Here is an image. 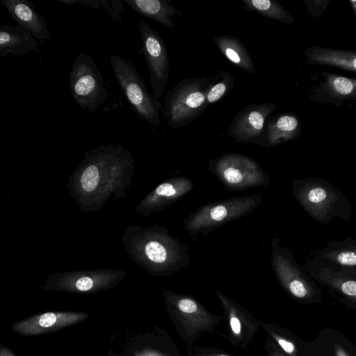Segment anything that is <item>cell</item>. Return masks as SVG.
Here are the masks:
<instances>
[{"instance_id": "cb8c5ba5", "label": "cell", "mask_w": 356, "mask_h": 356, "mask_svg": "<svg viewBox=\"0 0 356 356\" xmlns=\"http://www.w3.org/2000/svg\"><path fill=\"white\" fill-rule=\"evenodd\" d=\"M312 255L343 266L356 268V240L350 236L343 241L331 239L323 248L316 250Z\"/></svg>"}, {"instance_id": "4dcf8cb0", "label": "cell", "mask_w": 356, "mask_h": 356, "mask_svg": "<svg viewBox=\"0 0 356 356\" xmlns=\"http://www.w3.org/2000/svg\"><path fill=\"white\" fill-rule=\"evenodd\" d=\"M101 8L106 10L109 15L115 21L120 19V13L123 10L122 1L100 0Z\"/></svg>"}, {"instance_id": "83f0119b", "label": "cell", "mask_w": 356, "mask_h": 356, "mask_svg": "<svg viewBox=\"0 0 356 356\" xmlns=\"http://www.w3.org/2000/svg\"><path fill=\"white\" fill-rule=\"evenodd\" d=\"M104 284V282L94 280L90 277L83 276L76 279L74 282H69L67 284L60 286V289L79 292H90L94 289H102Z\"/></svg>"}, {"instance_id": "30bf717a", "label": "cell", "mask_w": 356, "mask_h": 356, "mask_svg": "<svg viewBox=\"0 0 356 356\" xmlns=\"http://www.w3.org/2000/svg\"><path fill=\"white\" fill-rule=\"evenodd\" d=\"M141 36L143 54L149 72L153 95L159 99L164 92L169 78L170 59L165 41L159 33L145 21L137 22Z\"/></svg>"}, {"instance_id": "e0dca14e", "label": "cell", "mask_w": 356, "mask_h": 356, "mask_svg": "<svg viewBox=\"0 0 356 356\" xmlns=\"http://www.w3.org/2000/svg\"><path fill=\"white\" fill-rule=\"evenodd\" d=\"M301 134V122L293 112H284L268 119L263 147H270L293 140Z\"/></svg>"}, {"instance_id": "484cf974", "label": "cell", "mask_w": 356, "mask_h": 356, "mask_svg": "<svg viewBox=\"0 0 356 356\" xmlns=\"http://www.w3.org/2000/svg\"><path fill=\"white\" fill-rule=\"evenodd\" d=\"M243 8L254 11L261 16L277 20L281 22L292 24L294 18L291 14L277 1L273 0H241Z\"/></svg>"}, {"instance_id": "7a4b0ae2", "label": "cell", "mask_w": 356, "mask_h": 356, "mask_svg": "<svg viewBox=\"0 0 356 356\" xmlns=\"http://www.w3.org/2000/svg\"><path fill=\"white\" fill-rule=\"evenodd\" d=\"M168 318L183 340L188 356H191L195 341L204 333H216L222 316L211 313L197 299L170 290L162 292Z\"/></svg>"}, {"instance_id": "6da1fadb", "label": "cell", "mask_w": 356, "mask_h": 356, "mask_svg": "<svg viewBox=\"0 0 356 356\" xmlns=\"http://www.w3.org/2000/svg\"><path fill=\"white\" fill-rule=\"evenodd\" d=\"M294 198L314 220L328 225L332 218L351 219L352 205L346 195L330 182L321 178L293 179Z\"/></svg>"}, {"instance_id": "d6986e66", "label": "cell", "mask_w": 356, "mask_h": 356, "mask_svg": "<svg viewBox=\"0 0 356 356\" xmlns=\"http://www.w3.org/2000/svg\"><path fill=\"white\" fill-rule=\"evenodd\" d=\"M133 356H182L165 329L154 327L137 337Z\"/></svg>"}, {"instance_id": "ffe728a7", "label": "cell", "mask_w": 356, "mask_h": 356, "mask_svg": "<svg viewBox=\"0 0 356 356\" xmlns=\"http://www.w3.org/2000/svg\"><path fill=\"white\" fill-rule=\"evenodd\" d=\"M304 55L309 65L332 67L356 73V50L312 46L305 51Z\"/></svg>"}, {"instance_id": "3957f363", "label": "cell", "mask_w": 356, "mask_h": 356, "mask_svg": "<svg viewBox=\"0 0 356 356\" xmlns=\"http://www.w3.org/2000/svg\"><path fill=\"white\" fill-rule=\"evenodd\" d=\"M262 200L260 193H255L204 204L185 218V231L194 238L200 233L207 236L225 224L250 214Z\"/></svg>"}, {"instance_id": "f546056e", "label": "cell", "mask_w": 356, "mask_h": 356, "mask_svg": "<svg viewBox=\"0 0 356 356\" xmlns=\"http://www.w3.org/2000/svg\"><path fill=\"white\" fill-rule=\"evenodd\" d=\"M307 11L313 18L320 17L330 4V0H305Z\"/></svg>"}, {"instance_id": "5b68a950", "label": "cell", "mask_w": 356, "mask_h": 356, "mask_svg": "<svg viewBox=\"0 0 356 356\" xmlns=\"http://www.w3.org/2000/svg\"><path fill=\"white\" fill-rule=\"evenodd\" d=\"M212 79L207 76L185 78L166 92L161 112L170 128L183 127L203 113Z\"/></svg>"}, {"instance_id": "ac0fdd59", "label": "cell", "mask_w": 356, "mask_h": 356, "mask_svg": "<svg viewBox=\"0 0 356 356\" xmlns=\"http://www.w3.org/2000/svg\"><path fill=\"white\" fill-rule=\"evenodd\" d=\"M38 41L25 28L20 25L0 26V57L8 55L21 56L31 51H40Z\"/></svg>"}, {"instance_id": "7402d4cb", "label": "cell", "mask_w": 356, "mask_h": 356, "mask_svg": "<svg viewBox=\"0 0 356 356\" xmlns=\"http://www.w3.org/2000/svg\"><path fill=\"white\" fill-rule=\"evenodd\" d=\"M261 327L288 356H309L310 341H306L277 323L262 322Z\"/></svg>"}, {"instance_id": "2e32d148", "label": "cell", "mask_w": 356, "mask_h": 356, "mask_svg": "<svg viewBox=\"0 0 356 356\" xmlns=\"http://www.w3.org/2000/svg\"><path fill=\"white\" fill-rule=\"evenodd\" d=\"M193 186V181L185 176L170 178L157 186L147 197L145 209L148 213L163 209L181 200Z\"/></svg>"}, {"instance_id": "44dd1931", "label": "cell", "mask_w": 356, "mask_h": 356, "mask_svg": "<svg viewBox=\"0 0 356 356\" xmlns=\"http://www.w3.org/2000/svg\"><path fill=\"white\" fill-rule=\"evenodd\" d=\"M133 10L141 15L150 18L168 29L175 28L172 17H182L183 14L177 10L171 0H123Z\"/></svg>"}, {"instance_id": "8fae6325", "label": "cell", "mask_w": 356, "mask_h": 356, "mask_svg": "<svg viewBox=\"0 0 356 356\" xmlns=\"http://www.w3.org/2000/svg\"><path fill=\"white\" fill-rule=\"evenodd\" d=\"M215 294L221 304L223 318L227 326V333L219 334L225 338L232 346L247 348L261 327L262 321L258 316L222 292L216 290Z\"/></svg>"}, {"instance_id": "e575fe53", "label": "cell", "mask_w": 356, "mask_h": 356, "mask_svg": "<svg viewBox=\"0 0 356 356\" xmlns=\"http://www.w3.org/2000/svg\"><path fill=\"white\" fill-rule=\"evenodd\" d=\"M309 356H325L317 349L312 341H310Z\"/></svg>"}, {"instance_id": "9c48e42d", "label": "cell", "mask_w": 356, "mask_h": 356, "mask_svg": "<svg viewBox=\"0 0 356 356\" xmlns=\"http://www.w3.org/2000/svg\"><path fill=\"white\" fill-rule=\"evenodd\" d=\"M302 267L316 283L325 287L342 305L356 310V268L313 256Z\"/></svg>"}, {"instance_id": "1f68e13d", "label": "cell", "mask_w": 356, "mask_h": 356, "mask_svg": "<svg viewBox=\"0 0 356 356\" xmlns=\"http://www.w3.org/2000/svg\"><path fill=\"white\" fill-rule=\"evenodd\" d=\"M191 356H235L226 351L210 346H194Z\"/></svg>"}, {"instance_id": "4fadbf2b", "label": "cell", "mask_w": 356, "mask_h": 356, "mask_svg": "<svg viewBox=\"0 0 356 356\" xmlns=\"http://www.w3.org/2000/svg\"><path fill=\"white\" fill-rule=\"evenodd\" d=\"M323 79L310 93L316 103L334 106H353L356 104V79L322 72Z\"/></svg>"}, {"instance_id": "7c38bea8", "label": "cell", "mask_w": 356, "mask_h": 356, "mask_svg": "<svg viewBox=\"0 0 356 356\" xmlns=\"http://www.w3.org/2000/svg\"><path fill=\"white\" fill-rule=\"evenodd\" d=\"M277 108V105L272 102L244 106L232 120L227 134L236 142L263 147L268 119Z\"/></svg>"}, {"instance_id": "52a82bcc", "label": "cell", "mask_w": 356, "mask_h": 356, "mask_svg": "<svg viewBox=\"0 0 356 356\" xmlns=\"http://www.w3.org/2000/svg\"><path fill=\"white\" fill-rule=\"evenodd\" d=\"M209 171L229 191L267 187L269 175L249 156L235 152L222 154L208 161Z\"/></svg>"}, {"instance_id": "8992f818", "label": "cell", "mask_w": 356, "mask_h": 356, "mask_svg": "<svg viewBox=\"0 0 356 356\" xmlns=\"http://www.w3.org/2000/svg\"><path fill=\"white\" fill-rule=\"evenodd\" d=\"M110 65L133 112L150 125L159 127L163 103L147 90L136 67L131 61L115 54L111 56Z\"/></svg>"}, {"instance_id": "4316f807", "label": "cell", "mask_w": 356, "mask_h": 356, "mask_svg": "<svg viewBox=\"0 0 356 356\" xmlns=\"http://www.w3.org/2000/svg\"><path fill=\"white\" fill-rule=\"evenodd\" d=\"M234 78L227 70H220L213 77L206 97V107L220 101L226 97L234 86Z\"/></svg>"}, {"instance_id": "ba28073f", "label": "cell", "mask_w": 356, "mask_h": 356, "mask_svg": "<svg viewBox=\"0 0 356 356\" xmlns=\"http://www.w3.org/2000/svg\"><path fill=\"white\" fill-rule=\"evenodd\" d=\"M70 90L74 102L90 112L96 111L106 102L109 94L90 55L80 52L73 60L70 72Z\"/></svg>"}, {"instance_id": "d6a6232c", "label": "cell", "mask_w": 356, "mask_h": 356, "mask_svg": "<svg viewBox=\"0 0 356 356\" xmlns=\"http://www.w3.org/2000/svg\"><path fill=\"white\" fill-rule=\"evenodd\" d=\"M265 356H288L280 348L268 337L264 341Z\"/></svg>"}, {"instance_id": "8d00e7d4", "label": "cell", "mask_w": 356, "mask_h": 356, "mask_svg": "<svg viewBox=\"0 0 356 356\" xmlns=\"http://www.w3.org/2000/svg\"><path fill=\"white\" fill-rule=\"evenodd\" d=\"M57 1L64 3L67 6H72L76 3L75 0H56Z\"/></svg>"}, {"instance_id": "277c9868", "label": "cell", "mask_w": 356, "mask_h": 356, "mask_svg": "<svg viewBox=\"0 0 356 356\" xmlns=\"http://www.w3.org/2000/svg\"><path fill=\"white\" fill-rule=\"evenodd\" d=\"M270 264L282 288L295 301L302 304L323 302L321 289L294 259L293 252L280 244V238L270 242Z\"/></svg>"}, {"instance_id": "5bb4252c", "label": "cell", "mask_w": 356, "mask_h": 356, "mask_svg": "<svg viewBox=\"0 0 356 356\" xmlns=\"http://www.w3.org/2000/svg\"><path fill=\"white\" fill-rule=\"evenodd\" d=\"M88 317L81 312H48L15 323L12 330L22 336L40 335L78 324Z\"/></svg>"}, {"instance_id": "836d02e7", "label": "cell", "mask_w": 356, "mask_h": 356, "mask_svg": "<svg viewBox=\"0 0 356 356\" xmlns=\"http://www.w3.org/2000/svg\"><path fill=\"white\" fill-rule=\"evenodd\" d=\"M75 1H76V3H79L85 6L91 7L94 9L99 10L101 8L99 0H93V1L75 0Z\"/></svg>"}, {"instance_id": "d590c367", "label": "cell", "mask_w": 356, "mask_h": 356, "mask_svg": "<svg viewBox=\"0 0 356 356\" xmlns=\"http://www.w3.org/2000/svg\"><path fill=\"white\" fill-rule=\"evenodd\" d=\"M0 356H15L13 353L7 347L1 345Z\"/></svg>"}, {"instance_id": "9a60e30c", "label": "cell", "mask_w": 356, "mask_h": 356, "mask_svg": "<svg viewBox=\"0 0 356 356\" xmlns=\"http://www.w3.org/2000/svg\"><path fill=\"white\" fill-rule=\"evenodd\" d=\"M10 17L17 25L27 29L40 42L51 39V33L44 17L38 13L33 3L29 0H1Z\"/></svg>"}, {"instance_id": "f1b7e54d", "label": "cell", "mask_w": 356, "mask_h": 356, "mask_svg": "<svg viewBox=\"0 0 356 356\" xmlns=\"http://www.w3.org/2000/svg\"><path fill=\"white\" fill-rule=\"evenodd\" d=\"M99 170L97 165H88L81 177V185L86 192H91L95 189L99 183Z\"/></svg>"}, {"instance_id": "603a6c76", "label": "cell", "mask_w": 356, "mask_h": 356, "mask_svg": "<svg viewBox=\"0 0 356 356\" xmlns=\"http://www.w3.org/2000/svg\"><path fill=\"white\" fill-rule=\"evenodd\" d=\"M312 341L325 356H356V344L337 330L325 328Z\"/></svg>"}, {"instance_id": "d4e9b609", "label": "cell", "mask_w": 356, "mask_h": 356, "mask_svg": "<svg viewBox=\"0 0 356 356\" xmlns=\"http://www.w3.org/2000/svg\"><path fill=\"white\" fill-rule=\"evenodd\" d=\"M213 40L222 54L241 70L253 74L255 65L245 45L233 35H216Z\"/></svg>"}, {"instance_id": "74e56055", "label": "cell", "mask_w": 356, "mask_h": 356, "mask_svg": "<svg viewBox=\"0 0 356 356\" xmlns=\"http://www.w3.org/2000/svg\"><path fill=\"white\" fill-rule=\"evenodd\" d=\"M348 2L350 3L353 13L356 17V1L350 0Z\"/></svg>"}]
</instances>
